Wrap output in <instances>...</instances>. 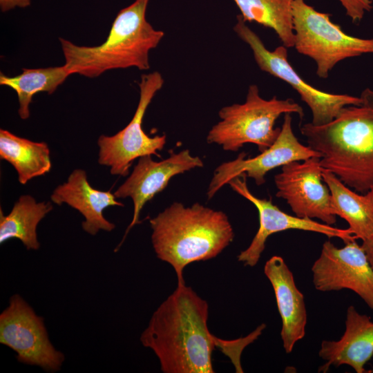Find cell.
<instances>
[{
	"mask_svg": "<svg viewBox=\"0 0 373 373\" xmlns=\"http://www.w3.org/2000/svg\"><path fill=\"white\" fill-rule=\"evenodd\" d=\"M245 22H256L271 28L283 46L294 48L293 0H233Z\"/></svg>",
	"mask_w": 373,
	"mask_h": 373,
	"instance_id": "cell-22",
	"label": "cell"
},
{
	"mask_svg": "<svg viewBox=\"0 0 373 373\" xmlns=\"http://www.w3.org/2000/svg\"><path fill=\"white\" fill-rule=\"evenodd\" d=\"M322 173L319 157L288 163L274 176L276 195L286 200L295 216L333 225L337 216Z\"/></svg>",
	"mask_w": 373,
	"mask_h": 373,
	"instance_id": "cell-11",
	"label": "cell"
},
{
	"mask_svg": "<svg viewBox=\"0 0 373 373\" xmlns=\"http://www.w3.org/2000/svg\"><path fill=\"white\" fill-rule=\"evenodd\" d=\"M71 75L65 64L47 68H23L21 73L13 77L1 73L0 85L15 91L19 103V116L21 119H27L30 115V104L34 95L43 92L52 94Z\"/></svg>",
	"mask_w": 373,
	"mask_h": 373,
	"instance_id": "cell-21",
	"label": "cell"
},
{
	"mask_svg": "<svg viewBox=\"0 0 373 373\" xmlns=\"http://www.w3.org/2000/svg\"><path fill=\"white\" fill-rule=\"evenodd\" d=\"M264 274L274 289L281 318L283 346L285 352L290 354L295 344L305 335L307 314L304 296L283 257L271 256L265 264Z\"/></svg>",
	"mask_w": 373,
	"mask_h": 373,
	"instance_id": "cell-15",
	"label": "cell"
},
{
	"mask_svg": "<svg viewBox=\"0 0 373 373\" xmlns=\"http://www.w3.org/2000/svg\"><path fill=\"white\" fill-rule=\"evenodd\" d=\"M357 105L343 107L330 122L303 124L307 146L321 155V166L360 193L373 189V89Z\"/></svg>",
	"mask_w": 373,
	"mask_h": 373,
	"instance_id": "cell-2",
	"label": "cell"
},
{
	"mask_svg": "<svg viewBox=\"0 0 373 373\" xmlns=\"http://www.w3.org/2000/svg\"><path fill=\"white\" fill-rule=\"evenodd\" d=\"M149 1L135 0L121 9L100 45L79 46L59 38L64 64L71 74L94 78L115 69L149 70V53L164 37V32L155 29L146 18Z\"/></svg>",
	"mask_w": 373,
	"mask_h": 373,
	"instance_id": "cell-4",
	"label": "cell"
},
{
	"mask_svg": "<svg viewBox=\"0 0 373 373\" xmlns=\"http://www.w3.org/2000/svg\"><path fill=\"white\" fill-rule=\"evenodd\" d=\"M372 2H373V0H370Z\"/></svg>",
	"mask_w": 373,
	"mask_h": 373,
	"instance_id": "cell-26",
	"label": "cell"
},
{
	"mask_svg": "<svg viewBox=\"0 0 373 373\" xmlns=\"http://www.w3.org/2000/svg\"><path fill=\"white\" fill-rule=\"evenodd\" d=\"M285 113L297 114L302 119V106L291 98L269 99L262 98L256 84L249 86L245 102L222 108L218 113L220 120L208 133L209 144L221 145L224 151H237L245 144L258 146L265 151L277 139L280 128H275L276 120Z\"/></svg>",
	"mask_w": 373,
	"mask_h": 373,
	"instance_id": "cell-5",
	"label": "cell"
},
{
	"mask_svg": "<svg viewBox=\"0 0 373 373\" xmlns=\"http://www.w3.org/2000/svg\"><path fill=\"white\" fill-rule=\"evenodd\" d=\"M0 343L12 350L19 363L48 372L59 371L65 361L50 341L44 318L18 294L0 314Z\"/></svg>",
	"mask_w": 373,
	"mask_h": 373,
	"instance_id": "cell-9",
	"label": "cell"
},
{
	"mask_svg": "<svg viewBox=\"0 0 373 373\" xmlns=\"http://www.w3.org/2000/svg\"><path fill=\"white\" fill-rule=\"evenodd\" d=\"M312 282L320 291L350 289L373 311V267L356 240L341 248L324 242L312 267Z\"/></svg>",
	"mask_w": 373,
	"mask_h": 373,
	"instance_id": "cell-10",
	"label": "cell"
},
{
	"mask_svg": "<svg viewBox=\"0 0 373 373\" xmlns=\"http://www.w3.org/2000/svg\"><path fill=\"white\" fill-rule=\"evenodd\" d=\"M149 222L156 256L173 268L178 284H185L187 265L216 257L234 238L226 213L198 202L191 207L173 202Z\"/></svg>",
	"mask_w": 373,
	"mask_h": 373,
	"instance_id": "cell-3",
	"label": "cell"
},
{
	"mask_svg": "<svg viewBox=\"0 0 373 373\" xmlns=\"http://www.w3.org/2000/svg\"><path fill=\"white\" fill-rule=\"evenodd\" d=\"M353 23L361 21L372 8L370 0H338Z\"/></svg>",
	"mask_w": 373,
	"mask_h": 373,
	"instance_id": "cell-23",
	"label": "cell"
},
{
	"mask_svg": "<svg viewBox=\"0 0 373 373\" xmlns=\"http://www.w3.org/2000/svg\"><path fill=\"white\" fill-rule=\"evenodd\" d=\"M202 166V160L191 155L188 149L172 152L169 157L159 162L153 160L151 155L140 157L131 175L113 193L116 198H131L133 202L132 220L116 249H119L128 231L140 223V213L144 204L162 191L173 176Z\"/></svg>",
	"mask_w": 373,
	"mask_h": 373,
	"instance_id": "cell-14",
	"label": "cell"
},
{
	"mask_svg": "<svg viewBox=\"0 0 373 373\" xmlns=\"http://www.w3.org/2000/svg\"><path fill=\"white\" fill-rule=\"evenodd\" d=\"M247 178L245 173H242L231 178L227 183L234 191L250 201L258 212V229L249 247L242 251L237 257L238 260L242 262L244 266L252 267L257 265L265 249L269 236L289 229L316 232L328 238H338L345 243L356 240L348 228L340 229L325 223H320L309 218L289 215L274 204L271 199L255 196L248 189Z\"/></svg>",
	"mask_w": 373,
	"mask_h": 373,
	"instance_id": "cell-12",
	"label": "cell"
},
{
	"mask_svg": "<svg viewBox=\"0 0 373 373\" xmlns=\"http://www.w3.org/2000/svg\"><path fill=\"white\" fill-rule=\"evenodd\" d=\"M292 17L294 48L316 63L320 78H327L341 61L373 54V38L347 34L329 13L316 10L305 0H293Z\"/></svg>",
	"mask_w": 373,
	"mask_h": 373,
	"instance_id": "cell-6",
	"label": "cell"
},
{
	"mask_svg": "<svg viewBox=\"0 0 373 373\" xmlns=\"http://www.w3.org/2000/svg\"><path fill=\"white\" fill-rule=\"evenodd\" d=\"M31 0H0V9L6 12L16 8H26L30 6Z\"/></svg>",
	"mask_w": 373,
	"mask_h": 373,
	"instance_id": "cell-24",
	"label": "cell"
},
{
	"mask_svg": "<svg viewBox=\"0 0 373 373\" xmlns=\"http://www.w3.org/2000/svg\"><path fill=\"white\" fill-rule=\"evenodd\" d=\"M50 153L44 142H33L0 129V157L14 167L21 184L50 171Z\"/></svg>",
	"mask_w": 373,
	"mask_h": 373,
	"instance_id": "cell-19",
	"label": "cell"
},
{
	"mask_svg": "<svg viewBox=\"0 0 373 373\" xmlns=\"http://www.w3.org/2000/svg\"><path fill=\"white\" fill-rule=\"evenodd\" d=\"M208 317L207 302L186 283L178 284L153 313L140 342L153 352L164 373H213L214 348L220 347L233 360L242 342L216 338L209 330Z\"/></svg>",
	"mask_w": 373,
	"mask_h": 373,
	"instance_id": "cell-1",
	"label": "cell"
},
{
	"mask_svg": "<svg viewBox=\"0 0 373 373\" xmlns=\"http://www.w3.org/2000/svg\"><path fill=\"white\" fill-rule=\"evenodd\" d=\"M318 356L325 363L318 372H327L330 367L348 365L356 373L365 372V365L373 356V321L350 305L346 312L345 329L337 341H322Z\"/></svg>",
	"mask_w": 373,
	"mask_h": 373,
	"instance_id": "cell-16",
	"label": "cell"
},
{
	"mask_svg": "<svg viewBox=\"0 0 373 373\" xmlns=\"http://www.w3.org/2000/svg\"><path fill=\"white\" fill-rule=\"evenodd\" d=\"M233 30L249 46L262 71L286 82L298 93L301 100L311 110L314 125L326 124L332 121L343 107L361 103L360 96L327 93L308 84L289 63L287 48L281 45L274 50H268L260 37L239 15Z\"/></svg>",
	"mask_w": 373,
	"mask_h": 373,
	"instance_id": "cell-7",
	"label": "cell"
},
{
	"mask_svg": "<svg viewBox=\"0 0 373 373\" xmlns=\"http://www.w3.org/2000/svg\"><path fill=\"white\" fill-rule=\"evenodd\" d=\"M52 210L50 202H38L30 195H21L8 215L0 209V244L16 238L28 250L39 249L37 226Z\"/></svg>",
	"mask_w": 373,
	"mask_h": 373,
	"instance_id": "cell-20",
	"label": "cell"
},
{
	"mask_svg": "<svg viewBox=\"0 0 373 373\" xmlns=\"http://www.w3.org/2000/svg\"><path fill=\"white\" fill-rule=\"evenodd\" d=\"M322 176L330 191L336 215L348 223L356 240L363 241L373 236V189L360 193L329 171L323 169Z\"/></svg>",
	"mask_w": 373,
	"mask_h": 373,
	"instance_id": "cell-18",
	"label": "cell"
},
{
	"mask_svg": "<svg viewBox=\"0 0 373 373\" xmlns=\"http://www.w3.org/2000/svg\"><path fill=\"white\" fill-rule=\"evenodd\" d=\"M164 83L162 75L157 71L142 75L138 83V104L130 122L113 135L99 137L98 162L110 167L112 175L126 176L135 159L145 155L160 156L157 151L164 148L166 135H148L143 130L142 122L148 106Z\"/></svg>",
	"mask_w": 373,
	"mask_h": 373,
	"instance_id": "cell-8",
	"label": "cell"
},
{
	"mask_svg": "<svg viewBox=\"0 0 373 373\" xmlns=\"http://www.w3.org/2000/svg\"><path fill=\"white\" fill-rule=\"evenodd\" d=\"M361 246L367 255L370 265L373 267V236L363 240Z\"/></svg>",
	"mask_w": 373,
	"mask_h": 373,
	"instance_id": "cell-25",
	"label": "cell"
},
{
	"mask_svg": "<svg viewBox=\"0 0 373 373\" xmlns=\"http://www.w3.org/2000/svg\"><path fill=\"white\" fill-rule=\"evenodd\" d=\"M245 157L246 153L242 152L236 159L222 163L216 168L207 190L209 199L231 178L242 173L253 178L260 186L265 182L266 174L274 169L312 157H321V155L299 142L292 128L291 113H285L280 132L272 145L254 157Z\"/></svg>",
	"mask_w": 373,
	"mask_h": 373,
	"instance_id": "cell-13",
	"label": "cell"
},
{
	"mask_svg": "<svg viewBox=\"0 0 373 373\" xmlns=\"http://www.w3.org/2000/svg\"><path fill=\"white\" fill-rule=\"evenodd\" d=\"M50 200L56 204L65 203L77 210L84 218L82 222L83 230L92 236L99 231L110 232L115 228V224L104 217V209L124 206L111 191L94 189L88 182L86 172L81 169L73 170L66 182L53 190Z\"/></svg>",
	"mask_w": 373,
	"mask_h": 373,
	"instance_id": "cell-17",
	"label": "cell"
}]
</instances>
